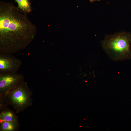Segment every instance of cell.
I'll return each instance as SVG.
<instances>
[{
    "instance_id": "obj_1",
    "label": "cell",
    "mask_w": 131,
    "mask_h": 131,
    "mask_svg": "<svg viewBox=\"0 0 131 131\" xmlns=\"http://www.w3.org/2000/svg\"><path fill=\"white\" fill-rule=\"evenodd\" d=\"M11 2H0V51L12 54L27 47L37 32L35 25Z\"/></svg>"
},
{
    "instance_id": "obj_2",
    "label": "cell",
    "mask_w": 131,
    "mask_h": 131,
    "mask_svg": "<svg viewBox=\"0 0 131 131\" xmlns=\"http://www.w3.org/2000/svg\"><path fill=\"white\" fill-rule=\"evenodd\" d=\"M101 44L109 58L114 61L131 58V32H117L112 35H106Z\"/></svg>"
},
{
    "instance_id": "obj_3",
    "label": "cell",
    "mask_w": 131,
    "mask_h": 131,
    "mask_svg": "<svg viewBox=\"0 0 131 131\" xmlns=\"http://www.w3.org/2000/svg\"><path fill=\"white\" fill-rule=\"evenodd\" d=\"M33 94L27 83L24 81L10 90L4 98L8 105L11 106L18 113L32 105Z\"/></svg>"
},
{
    "instance_id": "obj_4",
    "label": "cell",
    "mask_w": 131,
    "mask_h": 131,
    "mask_svg": "<svg viewBox=\"0 0 131 131\" xmlns=\"http://www.w3.org/2000/svg\"><path fill=\"white\" fill-rule=\"evenodd\" d=\"M24 79L23 74L17 73H0V98H4L10 90Z\"/></svg>"
},
{
    "instance_id": "obj_5",
    "label": "cell",
    "mask_w": 131,
    "mask_h": 131,
    "mask_svg": "<svg viewBox=\"0 0 131 131\" xmlns=\"http://www.w3.org/2000/svg\"><path fill=\"white\" fill-rule=\"evenodd\" d=\"M22 64L21 61L5 51L0 52V73H16Z\"/></svg>"
},
{
    "instance_id": "obj_6",
    "label": "cell",
    "mask_w": 131,
    "mask_h": 131,
    "mask_svg": "<svg viewBox=\"0 0 131 131\" xmlns=\"http://www.w3.org/2000/svg\"><path fill=\"white\" fill-rule=\"evenodd\" d=\"M18 121V118L15 113L8 108L0 112V122Z\"/></svg>"
},
{
    "instance_id": "obj_7",
    "label": "cell",
    "mask_w": 131,
    "mask_h": 131,
    "mask_svg": "<svg viewBox=\"0 0 131 131\" xmlns=\"http://www.w3.org/2000/svg\"><path fill=\"white\" fill-rule=\"evenodd\" d=\"M0 131H17L19 130L18 121L0 122Z\"/></svg>"
},
{
    "instance_id": "obj_8",
    "label": "cell",
    "mask_w": 131,
    "mask_h": 131,
    "mask_svg": "<svg viewBox=\"0 0 131 131\" xmlns=\"http://www.w3.org/2000/svg\"><path fill=\"white\" fill-rule=\"evenodd\" d=\"M18 4V8L22 11L28 14L32 11L30 0H14Z\"/></svg>"
},
{
    "instance_id": "obj_9",
    "label": "cell",
    "mask_w": 131,
    "mask_h": 131,
    "mask_svg": "<svg viewBox=\"0 0 131 131\" xmlns=\"http://www.w3.org/2000/svg\"><path fill=\"white\" fill-rule=\"evenodd\" d=\"M90 2H93L96 1H99L101 0H90Z\"/></svg>"
}]
</instances>
